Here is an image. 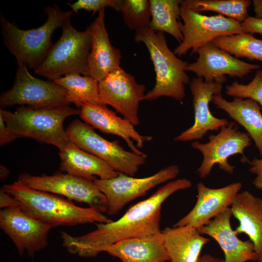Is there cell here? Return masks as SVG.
<instances>
[{"label":"cell","instance_id":"obj_1","mask_svg":"<svg viewBox=\"0 0 262 262\" xmlns=\"http://www.w3.org/2000/svg\"><path fill=\"white\" fill-rule=\"evenodd\" d=\"M191 186V182L186 178L170 181L147 199L132 206L117 220L96 223L94 230L79 236L61 231L63 246L70 253L93 257L120 241L159 234L162 232L160 222L163 203L175 192Z\"/></svg>","mask_w":262,"mask_h":262},{"label":"cell","instance_id":"obj_2","mask_svg":"<svg viewBox=\"0 0 262 262\" xmlns=\"http://www.w3.org/2000/svg\"><path fill=\"white\" fill-rule=\"evenodd\" d=\"M1 189L15 197L26 213L52 228L113 221L94 208L78 206L71 200L33 188L18 180Z\"/></svg>","mask_w":262,"mask_h":262},{"label":"cell","instance_id":"obj_3","mask_svg":"<svg viewBox=\"0 0 262 262\" xmlns=\"http://www.w3.org/2000/svg\"><path fill=\"white\" fill-rule=\"evenodd\" d=\"M46 21L40 27L29 30L19 29L0 15L1 32L5 46L13 55L17 65H23L35 70L44 61L53 44L51 36L58 28L71 18L72 10L64 11L55 4L44 9Z\"/></svg>","mask_w":262,"mask_h":262},{"label":"cell","instance_id":"obj_4","mask_svg":"<svg viewBox=\"0 0 262 262\" xmlns=\"http://www.w3.org/2000/svg\"><path fill=\"white\" fill-rule=\"evenodd\" d=\"M80 109L69 105L17 107L14 112L0 109L8 129L19 137H26L52 145L62 150L69 143L64 122L68 117L80 115Z\"/></svg>","mask_w":262,"mask_h":262},{"label":"cell","instance_id":"obj_5","mask_svg":"<svg viewBox=\"0 0 262 262\" xmlns=\"http://www.w3.org/2000/svg\"><path fill=\"white\" fill-rule=\"evenodd\" d=\"M134 39L147 48L156 73L155 84L145 94L143 100L151 101L162 97L183 100L186 96L185 85L190 82L186 70L187 62L179 58L169 49L163 32L144 28L136 32Z\"/></svg>","mask_w":262,"mask_h":262},{"label":"cell","instance_id":"obj_6","mask_svg":"<svg viewBox=\"0 0 262 262\" xmlns=\"http://www.w3.org/2000/svg\"><path fill=\"white\" fill-rule=\"evenodd\" d=\"M71 18L62 26V33L52 46L47 56L34 70V73L52 81L68 74L89 76L88 58L91 36L89 27L84 31L77 30Z\"/></svg>","mask_w":262,"mask_h":262},{"label":"cell","instance_id":"obj_7","mask_svg":"<svg viewBox=\"0 0 262 262\" xmlns=\"http://www.w3.org/2000/svg\"><path fill=\"white\" fill-rule=\"evenodd\" d=\"M70 140L80 148L108 164L118 173L133 177L147 159L124 149L117 141H109L98 134L88 124L76 119L66 128Z\"/></svg>","mask_w":262,"mask_h":262},{"label":"cell","instance_id":"obj_8","mask_svg":"<svg viewBox=\"0 0 262 262\" xmlns=\"http://www.w3.org/2000/svg\"><path fill=\"white\" fill-rule=\"evenodd\" d=\"M179 22L183 41L174 49L175 55L180 57L191 50V55L202 46L219 36L245 33L241 23L218 14L206 16L180 6Z\"/></svg>","mask_w":262,"mask_h":262},{"label":"cell","instance_id":"obj_9","mask_svg":"<svg viewBox=\"0 0 262 262\" xmlns=\"http://www.w3.org/2000/svg\"><path fill=\"white\" fill-rule=\"evenodd\" d=\"M17 180L33 188L85 203L89 207L102 213L107 212V198L94 180L60 172L52 175L44 174L41 176L24 173L19 176Z\"/></svg>","mask_w":262,"mask_h":262},{"label":"cell","instance_id":"obj_10","mask_svg":"<svg viewBox=\"0 0 262 262\" xmlns=\"http://www.w3.org/2000/svg\"><path fill=\"white\" fill-rule=\"evenodd\" d=\"M67 90L53 81L37 78L23 65H18L12 87L1 93L2 107L15 105L33 107L66 106L70 104L66 98Z\"/></svg>","mask_w":262,"mask_h":262},{"label":"cell","instance_id":"obj_11","mask_svg":"<svg viewBox=\"0 0 262 262\" xmlns=\"http://www.w3.org/2000/svg\"><path fill=\"white\" fill-rule=\"evenodd\" d=\"M177 165H171L155 174L145 178H137L121 173L112 179H96L95 182L105 196L108 202L107 213L114 215L127 204L145 195L155 186L172 180L180 173Z\"/></svg>","mask_w":262,"mask_h":262},{"label":"cell","instance_id":"obj_12","mask_svg":"<svg viewBox=\"0 0 262 262\" xmlns=\"http://www.w3.org/2000/svg\"><path fill=\"white\" fill-rule=\"evenodd\" d=\"M250 145L249 135L240 131L233 122L222 127L217 134L210 135L206 143L194 141L191 143L192 147L200 151L203 157L197 169L198 175L202 179L206 178L216 164L221 170L232 174L235 167L229 164L228 159L236 154H241L245 158L244 151Z\"/></svg>","mask_w":262,"mask_h":262},{"label":"cell","instance_id":"obj_13","mask_svg":"<svg viewBox=\"0 0 262 262\" xmlns=\"http://www.w3.org/2000/svg\"><path fill=\"white\" fill-rule=\"evenodd\" d=\"M98 89L103 104L113 107L134 126L139 124V103L146 90L143 84L119 66L98 82Z\"/></svg>","mask_w":262,"mask_h":262},{"label":"cell","instance_id":"obj_14","mask_svg":"<svg viewBox=\"0 0 262 262\" xmlns=\"http://www.w3.org/2000/svg\"><path fill=\"white\" fill-rule=\"evenodd\" d=\"M0 227L22 255L26 250L33 257L35 252L48 245V235L52 227L26 213L20 207L0 210Z\"/></svg>","mask_w":262,"mask_h":262},{"label":"cell","instance_id":"obj_15","mask_svg":"<svg viewBox=\"0 0 262 262\" xmlns=\"http://www.w3.org/2000/svg\"><path fill=\"white\" fill-rule=\"evenodd\" d=\"M196 53L198 58L195 62L188 64L186 70L204 78L206 82H225L226 75L243 78L252 70L261 67L259 65L248 63L233 56L213 42L201 47Z\"/></svg>","mask_w":262,"mask_h":262},{"label":"cell","instance_id":"obj_16","mask_svg":"<svg viewBox=\"0 0 262 262\" xmlns=\"http://www.w3.org/2000/svg\"><path fill=\"white\" fill-rule=\"evenodd\" d=\"M223 83L221 81L206 82L199 77L193 78L190 82V88L193 96L194 122L191 127L176 137L174 141H197L202 139L208 131H218L228 125L227 119L215 117L209 107L213 97L221 94Z\"/></svg>","mask_w":262,"mask_h":262},{"label":"cell","instance_id":"obj_17","mask_svg":"<svg viewBox=\"0 0 262 262\" xmlns=\"http://www.w3.org/2000/svg\"><path fill=\"white\" fill-rule=\"evenodd\" d=\"M197 200L192 210L173 227L190 226L197 229L229 208L242 188L241 182L211 188L202 182L196 185Z\"/></svg>","mask_w":262,"mask_h":262},{"label":"cell","instance_id":"obj_18","mask_svg":"<svg viewBox=\"0 0 262 262\" xmlns=\"http://www.w3.org/2000/svg\"><path fill=\"white\" fill-rule=\"evenodd\" d=\"M79 115L84 122L93 128L122 138L131 151L139 155L145 154L139 148L152 139L151 136L141 135L130 121L117 116L106 105L85 104L81 107Z\"/></svg>","mask_w":262,"mask_h":262},{"label":"cell","instance_id":"obj_19","mask_svg":"<svg viewBox=\"0 0 262 262\" xmlns=\"http://www.w3.org/2000/svg\"><path fill=\"white\" fill-rule=\"evenodd\" d=\"M232 213L229 207L196 229L201 234L207 235L219 244L224 254L225 262H247L257 261L252 243L242 241L230 226Z\"/></svg>","mask_w":262,"mask_h":262},{"label":"cell","instance_id":"obj_20","mask_svg":"<svg viewBox=\"0 0 262 262\" xmlns=\"http://www.w3.org/2000/svg\"><path fill=\"white\" fill-rule=\"evenodd\" d=\"M105 9L89 27L91 36L90 51L88 58L89 75L99 82L120 66V51L109 40L105 24Z\"/></svg>","mask_w":262,"mask_h":262},{"label":"cell","instance_id":"obj_21","mask_svg":"<svg viewBox=\"0 0 262 262\" xmlns=\"http://www.w3.org/2000/svg\"><path fill=\"white\" fill-rule=\"evenodd\" d=\"M232 215L239 221L234 229L245 233L252 243L258 262H262V199L248 191L239 192L230 206Z\"/></svg>","mask_w":262,"mask_h":262},{"label":"cell","instance_id":"obj_22","mask_svg":"<svg viewBox=\"0 0 262 262\" xmlns=\"http://www.w3.org/2000/svg\"><path fill=\"white\" fill-rule=\"evenodd\" d=\"M60 169L66 173L94 180L95 176L101 180L116 177L118 172L100 158L80 148L70 141L59 152Z\"/></svg>","mask_w":262,"mask_h":262},{"label":"cell","instance_id":"obj_23","mask_svg":"<svg viewBox=\"0 0 262 262\" xmlns=\"http://www.w3.org/2000/svg\"><path fill=\"white\" fill-rule=\"evenodd\" d=\"M104 251L122 262H166L169 260L162 232L147 237L124 239Z\"/></svg>","mask_w":262,"mask_h":262},{"label":"cell","instance_id":"obj_24","mask_svg":"<svg viewBox=\"0 0 262 262\" xmlns=\"http://www.w3.org/2000/svg\"><path fill=\"white\" fill-rule=\"evenodd\" d=\"M212 101L217 108L226 112L245 129L262 157V114L259 103L250 98H239L229 101L221 94L214 95Z\"/></svg>","mask_w":262,"mask_h":262},{"label":"cell","instance_id":"obj_25","mask_svg":"<svg viewBox=\"0 0 262 262\" xmlns=\"http://www.w3.org/2000/svg\"><path fill=\"white\" fill-rule=\"evenodd\" d=\"M162 232L170 262H196L210 241L190 226L168 227Z\"/></svg>","mask_w":262,"mask_h":262},{"label":"cell","instance_id":"obj_26","mask_svg":"<svg viewBox=\"0 0 262 262\" xmlns=\"http://www.w3.org/2000/svg\"><path fill=\"white\" fill-rule=\"evenodd\" d=\"M53 82L67 90L68 102L78 108L86 103L106 105L99 97L98 82L90 76L71 73Z\"/></svg>","mask_w":262,"mask_h":262},{"label":"cell","instance_id":"obj_27","mask_svg":"<svg viewBox=\"0 0 262 262\" xmlns=\"http://www.w3.org/2000/svg\"><path fill=\"white\" fill-rule=\"evenodd\" d=\"M151 20L148 28L155 32H165L180 44L183 37L179 27L180 0H150Z\"/></svg>","mask_w":262,"mask_h":262},{"label":"cell","instance_id":"obj_28","mask_svg":"<svg viewBox=\"0 0 262 262\" xmlns=\"http://www.w3.org/2000/svg\"><path fill=\"white\" fill-rule=\"evenodd\" d=\"M251 3L249 0H180V4L196 12H215L241 23L249 16L248 8Z\"/></svg>","mask_w":262,"mask_h":262},{"label":"cell","instance_id":"obj_29","mask_svg":"<svg viewBox=\"0 0 262 262\" xmlns=\"http://www.w3.org/2000/svg\"><path fill=\"white\" fill-rule=\"evenodd\" d=\"M220 49L237 58H246L262 62V39L242 33L219 36L212 41Z\"/></svg>","mask_w":262,"mask_h":262},{"label":"cell","instance_id":"obj_30","mask_svg":"<svg viewBox=\"0 0 262 262\" xmlns=\"http://www.w3.org/2000/svg\"><path fill=\"white\" fill-rule=\"evenodd\" d=\"M125 24L136 32L148 28L151 20L148 0H123L120 11Z\"/></svg>","mask_w":262,"mask_h":262},{"label":"cell","instance_id":"obj_31","mask_svg":"<svg viewBox=\"0 0 262 262\" xmlns=\"http://www.w3.org/2000/svg\"><path fill=\"white\" fill-rule=\"evenodd\" d=\"M229 96L251 99L261 105L262 109V69L256 71L254 78L247 84L234 82L226 87Z\"/></svg>","mask_w":262,"mask_h":262},{"label":"cell","instance_id":"obj_32","mask_svg":"<svg viewBox=\"0 0 262 262\" xmlns=\"http://www.w3.org/2000/svg\"><path fill=\"white\" fill-rule=\"evenodd\" d=\"M123 0H79L69 4L71 10L78 13L80 10H84L92 12L93 15L107 7L120 11Z\"/></svg>","mask_w":262,"mask_h":262},{"label":"cell","instance_id":"obj_33","mask_svg":"<svg viewBox=\"0 0 262 262\" xmlns=\"http://www.w3.org/2000/svg\"><path fill=\"white\" fill-rule=\"evenodd\" d=\"M242 160L249 164V171L256 175L252 182L253 185L258 190H262V158H255L250 161L245 157L243 158Z\"/></svg>","mask_w":262,"mask_h":262},{"label":"cell","instance_id":"obj_34","mask_svg":"<svg viewBox=\"0 0 262 262\" xmlns=\"http://www.w3.org/2000/svg\"><path fill=\"white\" fill-rule=\"evenodd\" d=\"M245 33H258L262 35V19L249 16L247 19L241 23Z\"/></svg>","mask_w":262,"mask_h":262},{"label":"cell","instance_id":"obj_35","mask_svg":"<svg viewBox=\"0 0 262 262\" xmlns=\"http://www.w3.org/2000/svg\"><path fill=\"white\" fill-rule=\"evenodd\" d=\"M19 138L7 128L2 115L0 114V145L3 146Z\"/></svg>","mask_w":262,"mask_h":262},{"label":"cell","instance_id":"obj_36","mask_svg":"<svg viewBox=\"0 0 262 262\" xmlns=\"http://www.w3.org/2000/svg\"><path fill=\"white\" fill-rule=\"evenodd\" d=\"M20 207L19 201L13 196L3 191L0 190V208Z\"/></svg>","mask_w":262,"mask_h":262},{"label":"cell","instance_id":"obj_37","mask_svg":"<svg viewBox=\"0 0 262 262\" xmlns=\"http://www.w3.org/2000/svg\"><path fill=\"white\" fill-rule=\"evenodd\" d=\"M252 3L255 17L262 19V0H253Z\"/></svg>","mask_w":262,"mask_h":262},{"label":"cell","instance_id":"obj_38","mask_svg":"<svg viewBox=\"0 0 262 262\" xmlns=\"http://www.w3.org/2000/svg\"><path fill=\"white\" fill-rule=\"evenodd\" d=\"M196 262H225L224 259L213 257L210 254L200 256Z\"/></svg>","mask_w":262,"mask_h":262},{"label":"cell","instance_id":"obj_39","mask_svg":"<svg viewBox=\"0 0 262 262\" xmlns=\"http://www.w3.org/2000/svg\"><path fill=\"white\" fill-rule=\"evenodd\" d=\"M10 174V171L4 165L0 164V179L1 180L7 178Z\"/></svg>","mask_w":262,"mask_h":262},{"label":"cell","instance_id":"obj_40","mask_svg":"<svg viewBox=\"0 0 262 262\" xmlns=\"http://www.w3.org/2000/svg\"></svg>","mask_w":262,"mask_h":262}]
</instances>
